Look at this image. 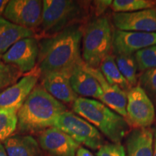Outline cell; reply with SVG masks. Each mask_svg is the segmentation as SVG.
Segmentation results:
<instances>
[{
    "instance_id": "obj_9",
    "label": "cell",
    "mask_w": 156,
    "mask_h": 156,
    "mask_svg": "<svg viewBox=\"0 0 156 156\" xmlns=\"http://www.w3.org/2000/svg\"><path fill=\"white\" fill-rule=\"evenodd\" d=\"M39 44L34 37L25 38L12 46L2 56L3 62L15 66L21 73L30 72L38 60Z\"/></svg>"
},
{
    "instance_id": "obj_15",
    "label": "cell",
    "mask_w": 156,
    "mask_h": 156,
    "mask_svg": "<svg viewBox=\"0 0 156 156\" xmlns=\"http://www.w3.org/2000/svg\"><path fill=\"white\" fill-rule=\"evenodd\" d=\"M41 86L60 102L72 103L78 95L71 86L69 75L61 73H51L41 77Z\"/></svg>"
},
{
    "instance_id": "obj_31",
    "label": "cell",
    "mask_w": 156,
    "mask_h": 156,
    "mask_svg": "<svg viewBox=\"0 0 156 156\" xmlns=\"http://www.w3.org/2000/svg\"><path fill=\"white\" fill-rule=\"evenodd\" d=\"M156 156V128L154 130V140H153V155Z\"/></svg>"
},
{
    "instance_id": "obj_1",
    "label": "cell",
    "mask_w": 156,
    "mask_h": 156,
    "mask_svg": "<svg viewBox=\"0 0 156 156\" xmlns=\"http://www.w3.org/2000/svg\"><path fill=\"white\" fill-rule=\"evenodd\" d=\"M83 30L77 25H71L39 44L38 73L44 76L51 73L70 75L77 67L83 66L80 44Z\"/></svg>"
},
{
    "instance_id": "obj_5",
    "label": "cell",
    "mask_w": 156,
    "mask_h": 156,
    "mask_svg": "<svg viewBox=\"0 0 156 156\" xmlns=\"http://www.w3.org/2000/svg\"><path fill=\"white\" fill-rule=\"evenodd\" d=\"M54 126L65 132L77 143L93 150L99 149L103 145V137L98 129L71 112L67 111L60 115Z\"/></svg>"
},
{
    "instance_id": "obj_32",
    "label": "cell",
    "mask_w": 156,
    "mask_h": 156,
    "mask_svg": "<svg viewBox=\"0 0 156 156\" xmlns=\"http://www.w3.org/2000/svg\"><path fill=\"white\" fill-rule=\"evenodd\" d=\"M0 156H7V152L5 151V148L4 145L0 143Z\"/></svg>"
},
{
    "instance_id": "obj_17",
    "label": "cell",
    "mask_w": 156,
    "mask_h": 156,
    "mask_svg": "<svg viewBox=\"0 0 156 156\" xmlns=\"http://www.w3.org/2000/svg\"><path fill=\"white\" fill-rule=\"evenodd\" d=\"M154 131L151 128L134 129L126 139L127 156H153Z\"/></svg>"
},
{
    "instance_id": "obj_24",
    "label": "cell",
    "mask_w": 156,
    "mask_h": 156,
    "mask_svg": "<svg viewBox=\"0 0 156 156\" xmlns=\"http://www.w3.org/2000/svg\"><path fill=\"white\" fill-rule=\"evenodd\" d=\"M134 55L140 71L145 72L156 68V46L140 50Z\"/></svg>"
},
{
    "instance_id": "obj_30",
    "label": "cell",
    "mask_w": 156,
    "mask_h": 156,
    "mask_svg": "<svg viewBox=\"0 0 156 156\" xmlns=\"http://www.w3.org/2000/svg\"><path fill=\"white\" fill-rule=\"evenodd\" d=\"M8 2L9 1H7V0H0V17L5 12V7L7 3H8Z\"/></svg>"
},
{
    "instance_id": "obj_22",
    "label": "cell",
    "mask_w": 156,
    "mask_h": 156,
    "mask_svg": "<svg viewBox=\"0 0 156 156\" xmlns=\"http://www.w3.org/2000/svg\"><path fill=\"white\" fill-rule=\"evenodd\" d=\"M17 126V110L0 108V142L10 137Z\"/></svg>"
},
{
    "instance_id": "obj_29",
    "label": "cell",
    "mask_w": 156,
    "mask_h": 156,
    "mask_svg": "<svg viewBox=\"0 0 156 156\" xmlns=\"http://www.w3.org/2000/svg\"><path fill=\"white\" fill-rule=\"evenodd\" d=\"M75 156H94L90 151L86 148H84L83 147H80L78 148L77 153H76Z\"/></svg>"
},
{
    "instance_id": "obj_19",
    "label": "cell",
    "mask_w": 156,
    "mask_h": 156,
    "mask_svg": "<svg viewBox=\"0 0 156 156\" xmlns=\"http://www.w3.org/2000/svg\"><path fill=\"white\" fill-rule=\"evenodd\" d=\"M7 156H40L38 142L28 135L11 136L4 142Z\"/></svg>"
},
{
    "instance_id": "obj_6",
    "label": "cell",
    "mask_w": 156,
    "mask_h": 156,
    "mask_svg": "<svg viewBox=\"0 0 156 156\" xmlns=\"http://www.w3.org/2000/svg\"><path fill=\"white\" fill-rule=\"evenodd\" d=\"M80 12L78 4L72 0H44L41 28L46 34L55 35Z\"/></svg>"
},
{
    "instance_id": "obj_14",
    "label": "cell",
    "mask_w": 156,
    "mask_h": 156,
    "mask_svg": "<svg viewBox=\"0 0 156 156\" xmlns=\"http://www.w3.org/2000/svg\"><path fill=\"white\" fill-rule=\"evenodd\" d=\"M84 67L87 72H88L98 81L101 85L103 91V95L100 99L101 103L120 116L126 119L127 94L125 91L117 85H110L103 77L100 69L90 67L86 64H85Z\"/></svg>"
},
{
    "instance_id": "obj_26",
    "label": "cell",
    "mask_w": 156,
    "mask_h": 156,
    "mask_svg": "<svg viewBox=\"0 0 156 156\" xmlns=\"http://www.w3.org/2000/svg\"><path fill=\"white\" fill-rule=\"evenodd\" d=\"M21 74L22 73L15 66L0 62V90L17 83Z\"/></svg>"
},
{
    "instance_id": "obj_11",
    "label": "cell",
    "mask_w": 156,
    "mask_h": 156,
    "mask_svg": "<svg viewBox=\"0 0 156 156\" xmlns=\"http://www.w3.org/2000/svg\"><path fill=\"white\" fill-rule=\"evenodd\" d=\"M153 46H156V33L123 31L117 29L113 33L112 49L116 55H131Z\"/></svg>"
},
{
    "instance_id": "obj_4",
    "label": "cell",
    "mask_w": 156,
    "mask_h": 156,
    "mask_svg": "<svg viewBox=\"0 0 156 156\" xmlns=\"http://www.w3.org/2000/svg\"><path fill=\"white\" fill-rule=\"evenodd\" d=\"M113 33L106 17L93 20L87 25L83 36V59L87 66L100 67L101 62L110 55L112 49Z\"/></svg>"
},
{
    "instance_id": "obj_7",
    "label": "cell",
    "mask_w": 156,
    "mask_h": 156,
    "mask_svg": "<svg viewBox=\"0 0 156 156\" xmlns=\"http://www.w3.org/2000/svg\"><path fill=\"white\" fill-rule=\"evenodd\" d=\"M126 121L134 127L148 128L155 119V108L153 103L139 85L126 93Z\"/></svg>"
},
{
    "instance_id": "obj_8",
    "label": "cell",
    "mask_w": 156,
    "mask_h": 156,
    "mask_svg": "<svg viewBox=\"0 0 156 156\" xmlns=\"http://www.w3.org/2000/svg\"><path fill=\"white\" fill-rule=\"evenodd\" d=\"M43 1L11 0L6 6L3 16L13 24L32 30L41 25Z\"/></svg>"
},
{
    "instance_id": "obj_18",
    "label": "cell",
    "mask_w": 156,
    "mask_h": 156,
    "mask_svg": "<svg viewBox=\"0 0 156 156\" xmlns=\"http://www.w3.org/2000/svg\"><path fill=\"white\" fill-rule=\"evenodd\" d=\"M34 36V30L13 24L0 17V56H2L15 43Z\"/></svg>"
},
{
    "instance_id": "obj_12",
    "label": "cell",
    "mask_w": 156,
    "mask_h": 156,
    "mask_svg": "<svg viewBox=\"0 0 156 156\" xmlns=\"http://www.w3.org/2000/svg\"><path fill=\"white\" fill-rule=\"evenodd\" d=\"M112 21L117 30L156 33V8L134 12L114 13Z\"/></svg>"
},
{
    "instance_id": "obj_20",
    "label": "cell",
    "mask_w": 156,
    "mask_h": 156,
    "mask_svg": "<svg viewBox=\"0 0 156 156\" xmlns=\"http://www.w3.org/2000/svg\"><path fill=\"white\" fill-rule=\"evenodd\" d=\"M100 71L110 85H117L126 93L132 87L121 73L114 56L108 55L103 60L100 65Z\"/></svg>"
},
{
    "instance_id": "obj_16",
    "label": "cell",
    "mask_w": 156,
    "mask_h": 156,
    "mask_svg": "<svg viewBox=\"0 0 156 156\" xmlns=\"http://www.w3.org/2000/svg\"><path fill=\"white\" fill-rule=\"evenodd\" d=\"M84 64L77 67L69 75V81L73 90L82 98L91 97L100 100L103 95L98 81L85 70Z\"/></svg>"
},
{
    "instance_id": "obj_27",
    "label": "cell",
    "mask_w": 156,
    "mask_h": 156,
    "mask_svg": "<svg viewBox=\"0 0 156 156\" xmlns=\"http://www.w3.org/2000/svg\"><path fill=\"white\" fill-rule=\"evenodd\" d=\"M97 156H126L124 146L120 143L103 145L98 149Z\"/></svg>"
},
{
    "instance_id": "obj_10",
    "label": "cell",
    "mask_w": 156,
    "mask_h": 156,
    "mask_svg": "<svg viewBox=\"0 0 156 156\" xmlns=\"http://www.w3.org/2000/svg\"><path fill=\"white\" fill-rule=\"evenodd\" d=\"M39 146L49 156H75L80 144L59 129L50 127L38 136Z\"/></svg>"
},
{
    "instance_id": "obj_2",
    "label": "cell",
    "mask_w": 156,
    "mask_h": 156,
    "mask_svg": "<svg viewBox=\"0 0 156 156\" xmlns=\"http://www.w3.org/2000/svg\"><path fill=\"white\" fill-rule=\"evenodd\" d=\"M67 111L41 85H36L17 111V126L23 132L45 130L53 127L58 117Z\"/></svg>"
},
{
    "instance_id": "obj_28",
    "label": "cell",
    "mask_w": 156,
    "mask_h": 156,
    "mask_svg": "<svg viewBox=\"0 0 156 156\" xmlns=\"http://www.w3.org/2000/svg\"><path fill=\"white\" fill-rule=\"evenodd\" d=\"M112 0H99V1H95V14L97 16H99L103 14L108 7L112 6Z\"/></svg>"
},
{
    "instance_id": "obj_25",
    "label": "cell",
    "mask_w": 156,
    "mask_h": 156,
    "mask_svg": "<svg viewBox=\"0 0 156 156\" xmlns=\"http://www.w3.org/2000/svg\"><path fill=\"white\" fill-rule=\"evenodd\" d=\"M139 85L156 108V68L146 70L140 75Z\"/></svg>"
},
{
    "instance_id": "obj_13",
    "label": "cell",
    "mask_w": 156,
    "mask_h": 156,
    "mask_svg": "<svg viewBox=\"0 0 156 156\" xmlns=\"http://www.w3.org/2000/svg\"><path fill=\"white\" fill-rule=\"evenodd\" d=\"M40 74L38 71L29 73L17 83L0 93V108H14L18 111L36 86Z\"/></svg>"
},
{
    "instance_id": "obj_21",
    "label": "cell",
    "mask_w": 156,
    "mask_h": 156,
    "mask_svg": "<svg viewBox=\"0 0 156 156\" xmlns=\"http://www.w3.org/2000/svg\"><path fill=\"white\" fill-rule=\"evenodd\" d=\"M115 58L122 75L132 87L136 86L137 84L136 72L138 68L134 54H119Z\"/></svg>"
},
{
    "instance_id": "obj_23",
    "label": "cell",
    "mask_w": 156,
    "mask_h": 156,
    "mask_svg": "<svg viewBox=\"0 0 156 156\" xmlns=\"http://www.w3.org/2000/svg\"><path fill=\"white\" fill-rule=\"evenodd\" d=\"M154 5L148 0H114L111 7L114 13H126L153 8Z\"/></svg>"
},
{
    "instance_id": "obj_3",
    "label": "cell",
    "mask_w": 156,
    "mask_h": 156,
    "mask_svg": "<svg viewBox=\"0 0 156 156\" xmlns=\"http://www.w3.org/2000/svg\"><path fill=\"white\" fill-rule=\"evenodd\" d=\"M73 109L114 143H120L129 130L130 125L125 118L100 101L78 97L73 103Z\"/></svg>"
}]
</instances>
